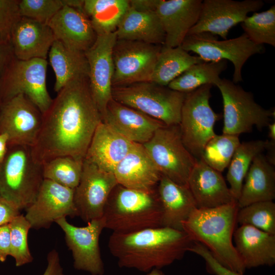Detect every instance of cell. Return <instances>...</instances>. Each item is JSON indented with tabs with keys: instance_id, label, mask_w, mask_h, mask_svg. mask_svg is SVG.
Here are the masks:
<instances>
[{
	"instance_id": "obj_32",
	"label": "cell",
	"mask_w": 275,
	"mask_h": 275,
	"mask_svg": "<svg viewBox=\"0 0 275 275\" xmlns=\"http://www.w3.org/2000/svg\"><path fill=\"white\" fill-rule=\"evenodd\" d=\"M129 7L127 0H84L83 11L98 35L116 32Z\"/></svg>"
},
{
	"instance_id": "obj_49",
	"label": "cell",
	"mask_w": 275,
	"mask_h": 275,
	"mask_svg": "<svg viewBox=\"0 0 275 275\" xmlns=\"http://www.w3.org/2000/svg\"><path fill=\"white\" fill-rule=\"evenodd\" d=\"M267 127L268 128V137L270 140L275 141V122L270 123Z\"/></svg>"
},
{
	"instance_id": "obj_9",
	"label": "cell",
	"mask_w": 275,
	"mask_h": 275,
	"mask_svg": "<svg viewBox=\"0 0 275 275\" xmlns=\"http://www.w3.org/2000/svg\"><path fill=\"white\" fill-rule=\"evenodd\" d=\"M143 145L162 176L177 184L187 185L198 159L183 144L179 124L160 127Z\"/></svg>"
},
{
	"instance_id": "obj_8",
	"label": "cell",
	"mask_w": 275,
	"mask_h": 275,
	"mask_svg": "<svg viewBox=\"0 0 275 275\" xmlns=\"http://www.w3.org/2000/svg\"><path fill=\"white\" fill-rule=\"evenodd\" d=\"M47 65L45 59L20 60L14 57L0 79L2 103L23 94L42 114L46 112L53 99L46 86Z\"/></svg>"
},
{
	"instance_id": "obj_47",
	"label": "cell",
	"mask_w": 275,
	"mask_h": 275,
	"mask_svg": "<svg viewBox=\"0 0 275 275\" xmlns=\"http://www.w3.org/2000/svg\"><path fill=\"white\" fill-rule=\"evenodd\" d=\"M159 0H131L129 7L140 11H156Z\"/></svg>"
},
{
	"instance_id": "obj_37",
	"label": "cell",
	"mask_w": 275,
	"mask_h": 275,
	"mask_svg": "<svg viewBox=\"0 0 275 275\" xmlns=\"http://www.w3.org/2000/svg\"><path fill=\"white\" fill-rule=\"evenodd\" d=\"M241 25L244 33L255 44L275 46V5L266 11L248 16Z\"/></svg>"
},
{
	"instance_id": "obj_45",
	"label": "cell",
	"mask_w": 275,
	"mask_h": 275,
	"mask_svg": "<svg viewBox=\"0 0 275 275\" xmlns=\"http://www.w3.org/2000/svg\"><path fill=\"white\" fill-rule=\"evenodd\" d=\"M20 210L8 202L0 199V226L8 224L20 214Z\"/></svg>"
},
{
	"instance_id": "obj_26",
	"label": "cell",
	"mask_w": 275,
	"mask_h": 275,
	"mask_svg": "<svg viewBox=\"0 0 275 275\" xmlns=\"http://www.w3.org/2000/svg\"><path fill=\"white\" fill-rule=\"evenodd\" d=\"M235 249L246 269L275 264V235L249 225L235 229Z\"/></svg>"
},
{
	"instance_id": "obj_40",
	"label": "cell",
	"mask_w": 275,
	"mask_h": 275,
	"mask_svg": "<svg viewBox=\"0 0 275 275\" xmlns=\"http://www.w3.org/2000/svg\"><path fill=\"white\" fill-rule=\"evenodd\" d=\"M21 17L48 24L64 7L63 0H19Z\"/></svg>"
},
{
	"instance_id": "obj_42",
	"label": "cell",
	"mask_w": 275,
	"mask_h": 275,
	"mask_svg": "<svg viewBox=\"0 0 275 275\" xmlns=\"http://www.w3.org/2000/svg\"><path fill=\"white\" fill-rule=\"evenodd\" d=\"M188 252L196 254L205 260L206 270L210 274L214 275H243L223 266L214 258L210 251L200 243L194 242L189 249Z\"/></svg>"
},
{
	"instance_id": "obj_17",
	"label": "cell",
	"mask_w": 275,
	"mask_h": 275,
	"mask_svg": "<svg viewBox=\"0 0 275 275\" xmlns=\"http://www.w3.org/2000/svg\"><path fill=\"white\" fill-rule=\"evenodd\" d=\"M263 5L261 0H205L198 21L187 35L208 33L226 40L232 27L241 23L249 13L255 12Z\"/></svg>"
},
{
	"instance_id": "obj_35",
	"label": "cell",
	"mask_w": 275,
	"mask_h": 275,
	"mask_svg": "<svg viewBox=\"0 0 275 275\" xmlns=\"http://www.w3.org/2000/svg\"><path fill=\"white\" fill-rule=\"evenodd\" d=\"M84 160L70 156L53 158L42 164L43 178L74 189L80 179Z\"/></svg>"
},
{
	"instance_id": "obj_5",
	"label": "cell",
	"mask_w": 275,
	"mask_h": 275,
	"mask_svg": "<svg viewBox=\"0 0 275 275\" xmlns=\"http://www.w3.org/2000/svg\"><path fill=\"white\" fill-rule=\"evenodd\" d=\"M44 180L42 164L34 158L31 147L8 146L0 163V199L20 211L34 201Z\"/></svg>"
},
{
	"instance_id": "obj_33",
	"label": "cell",
	"mask_w": 275,
	"mask_h": 275,
	"mask_svg": "<svg viewBox=\"0 0 275 275\" xmlns=\"http://www.w3.org/2000/svg\"><path fill=\"white\" fill-rule=\"evenodd\" d=\"M227 67L226 60L195 64L172 80L167 87L176 91L187 93L205 85L216 86L221 79L220 74Z\"/></svg>"
},
{
	"instance_id": "obj_34",
	"label": "cell",
	"mask_w": 275,
	"mask_h": 275,
	"mask_svg": "<svg viewBox=\"0 0 275 275\" xmlns=\"http://www.w3.org/2000/svg\"><path fill=\"white\" fill-rule=\"evenodd\" d=\"M268 141L254 140L240 143L228 166L227 180L230 191L237 201L246 174L254 158L266 149Z\"/></svg>"
},
{
	"instance_id": "obj_22",
	"label": "cell",
	"mask_w": 275,
	"mask_h": 275,
	"mask_svg": "<svg viewBox=\"0 0 275 275\" xmlns=\"http://www.w3.org/2000/svg\"><path fill=\"white\" fill-rule=\"evenodd\" d=\"M113 173L118 184L145 191L155 190L162 176L143 145L136 143Z\"/></svg>"
},
{
	"instance_id": "obj_24",
	"label": "cell",
	"mask_w": 275,
	"mask_h": 275,
	"mask_svg": "<svg viewBox=\"0 0 275 275\" xmlns=\"http://www.w3.org/2000/svg\"><path fill=\"white\" fill-rule=\"evenodd\" d=\"M55 40L66 46L84 52L96 40L97 35L84 11L65 6L47 24Z\"/></svg>"
},
{
	"instance_id": "obj_23",
	"label": "cell",
	"mask_w": 275,
	"mask_h": 275,
	"mask_svg": "<svg viewBox=\"0 0 275 275\" xmlns=\"http://www.w3.org/2000/svg\"><path fill=\"white\" fill-rule=\"evenodd\" d=\"M54 41L48 24L21 17L13 28L10 43L15 57L18 60H47Z\"/></svg>"
},
{
	"instance_id": "obj_18",
	"label": "cell",
	"mask_w": 275,
	"mask_h": 275,
	"mask_svg": "<svg viewBox=\"0 0 275 275\" xmlns=\"http://www.w3.org/2000/svg\"><path fill=\"white\" fill-rule=\"evenodd\" d=\"M74 189L44 179L37 195L24 215L32 229H48L56 221L77 216Z\"/></svg>"
},
{
	"instance_id": "obj_1",
	"label": "cell",
	"mask_w": 275,
	"mask_h": 275,
	"mask_svg": "<svg viewBox=\"0 0 275 275\" xmlns=\"http://www.w3.org/2000/svg\"><path fill=\"white\" fill-rule=\"evenodd\" d=\"M101 121L92 97L89 78L70 81L57 93L42 114L40 130L31 147L34 158L42 164L61 156L84 159Z\"/></svg>"
},
{
	"instance_id": "obj_50",
	"label": "cell",
	"mask_w": 275,
	"mask_h": 275,
	"mask_svg": "<svg viewBox=\"0 0 275 275\" xmlns=\"http://www.w3.org/2000/svg\"><path fill=\"white\" fill-rule=\"evenodd\" d=\"M147 275H165L161 269L154 268L147 273Z\"/></svg>"
},
{
	"instance_id": "obj_51",
	"label": "cell",
	"mask_w": 275,
	"mask_h": 275,
	"mask_svg": "<svg viewBox=\"0 0 275 275\" xmlns=\"http://www.w3.org/2000/svg\"><path fill=\"white\" fill-rule=\"evenodd\" d=\"M2 102L0 97V113H1V106H2Z\"/></svg>"
},
{
	"instance_id": "obj_3",
	"label": "cell",
	"mask_w": 275,
	"mask_h": 275,
	"mask_svg": "<svg viewBox=\"0 0 275 275\" xmlns=\"http://www.w3.org/2000/svg\"><path fill=\"white\" fill-rule=\"evenodd\" d=\"M238 209L237 202L196 208L181 227L193 242L206 248L223 266L243 275L246 268L233 243Z\"/></svg>"
},
{
	"instance_id": "obj_31",
	"label": "cell",
	"mask_w": 275,
	"mask_h": 275,
	"mask_svg": "<svg viewBox=\"0 0 275 275\" xmlns=\"http://www.w3.org/2000/svg\"><path fill=\"white\" fill-rule=\"evenodd\" d=\"M203 62L199 57L190 55L181 46L170 47L162 45L150 81L168 86L190 66Z\"/></svg>"
},
{
	"instance_id": "obj_48",
	"label": "cell",
	"mask_w": 275,
	"mask_h": 275,
	"mask_svg": "<svg viewBox=\"0 0 275 275\" xmlns=\"http://www.w3.org/2000/svg\"><path fill=\"white\" fill-rule=\"evenodd\" d=\"M8 149V136L6 133H0V163L3 160Z\"/></svg>"
},
{
	"instance_id": "obj_21",
	"label": "cell",
	"mask_w": 275,
	"mask_h": 275,
	"mask_svg": "<svg viewBox=\"0 0 275 275\" xmlns=\"http://www.w3.org/2000/svg\"><path fill=\"white\" fill-rule=\"evenodd\" d=\"M187 186L197 208H212L237 202L221 174L205 163L197 160L187 181Z\"/></svg>"
},
{
	"instance_id": "obj_39",
	"label": "cell",
	"mask_w": 275,
	"mask_h": 275,
	"mask_svg": "<svg viewBox=\"0 0 275 275\" xmlns=\"http://www.w3.org/2000/svg\"><path fill=\"white\" fill-rule=\"evenodd\" d=\"M11 237L10 256L20 267L32 262L33 257L29 250L28 241L29 231L31 226L23 214L15 216L8 223Z\"/></svg>"
},
{
	"instance_id": "obj_7",
	"label": "cell",
	"mask_w": 275,
	"mask_h": 275,
	"mask_svg": "<svg viewBox=\"0 0 275 275\" xmlns=\"http://www.w3.org/2000/svg\"><path fill=\"white\" fill-rule=\"evenodd\" d=\"M211 85H205L186 93L179 124L183 144L198 160L208 141L216 134L214 126L221 115L211 108Z\"/></svg>"
},
{
	"instance_id": "obj_28",
	"label": "cell",
	"mask_w": 275,
	"mask_h": 275,
	"mask_svg": "<svg viewBox=\"0 0 275 275\" xmlns=\"http://www.w3.org/2000/svg\"><path fill=\"white\" fill-rule=\"evenodd\" d=\"M274 166L260 153L253 159L244 178L240 197L239 208L253 203L273 201L275 199Z\"/></svg>"
},
{
	"instance_id": "obj_6",
	"label": "cell",
	"mask_w": 275,
	"mask_h": 275,
	"mask_svg": "<svg viewBox=\"0 0 275 275\" xmlns=\"http://www.w3.org/2000/svg\"><path fill=\"white\" fill-rule=\"evenodd\" d=\"M186 93L152 81L113 87L115 101L138 110L166 125H179Z\"/></svg>"
},
{
	"instance_id": "obj_44",
	"label": "cell",
	"mask_w": 275,
	"mask_h": 275,
	"mask_svg": "<svg viewBox=\"0 0 275 275\" xmlns=\"http://www.w3.org/2000/svg\"><path fill=\"white\" fill-rule=\"evenodd\" d=\"M11 237L8 224L0 226V262H5L10 256Z\"/></svg>"
},
{
	"instance_id": "obj_30",
	"label": "cell",
	"mask_w": 275,
	"mask_h": 275,
	"mask_svg": "<svg viewBox=\"0 0 275 275\" xmlns=\"http://www.w3.org/2000/svg\"><path fill=\"white\" fill-rule=\"evenodd\" d=\"M48 57L55 74L54 90L57 93L72 80L89 78V65L84 52L70 48L55 40Z\"/></svg>"
},
{
	"instance_id": "obj_25",
	"label": "cell",
	"mask_w": 275,
	"mask_h": 275,
	"mask_svg": "<svg viewBox=\"0 0 275 275\" xmlns=\"http://www.w3.org/2000/svg\"><path fill=\"white\" fill-rule=\"evenodd\" d=\"M134 144L101 121L94 132L85 159L113 173Z\"/></svg>"
},
{
	"instance_id": "obj_41",
	"label": "cell",
	"mask_w": 275,
	"mask_h": 275,
	"mask_svg": "<svg viewBox=\"0 0 275 275\" xmlns=\"http://www.w3.org/2000/svg\"><path fill=\"white\" fill-rule=\"evenodd\" d=\"M19 0H0V44L10 43L11 34L21 18Z\"/></svg>"
},
{
	"instance_id": "obj_14",
	"label": "cell",
	"mask_w": 275,
	"mask_h": 275,
	"mask_svg": "<svg viewBox=\"0 0 275 275\" xmlns=\"http://www.w3.org/2000/svg\"><path fill=\"white\" fill-rule=\"evenodd\" d=\"M55 223L65 233L66 245L72 252L74 268L91 275H103L104 267L99 243L100 235L105 229L103 217L92 220L85 227L74 226L66 217H62Z\"/></svg>"
},
{
	"instance_id": "obj_36",
	"label": "cell",
	"mask_w": 275,
	"mask_h": 275,
	"mask_svg": "<svg viewBox=\"0 0 275 275\" xmlns=\"http://www.w3.org/2000/svg\"><path fill=\"white\" fill-rule=\"evenodd\" d=\"M239 136L216 134L205 145L200 159L213 169L222 172L228 167L240 144Z\"/></svg>"
},
{
	"instance_id": "obj_16",
	"label": "cell",
	"mask_w": 275,
	"mask_h": 275,
	"mask_svg": "<svg viewBox=\"0 0 275 275\" xmlns=\"http://www.w3.org/2000/svg\"><path fill=\"white\" fill-rule=\"evenodd\" d=\"M117 39L116 32L98 35L94 44L84 52L89 65L91 93L102 120L107 104L113 99L112 53Z\"/></svg>"
},
{
	"instance_id": "obj_2",
	"label": "cell",
	"mask_w": 275,
	"mask_h": 275,
	"mask_svg": "<svg viewBox=\"0 0 275 275\" xmlns=\"http://www.w3.org/2000/svg\"><path fill=\"white\" fill-rule=\"evenodd\" d=\"M193 242L183 230L161 226L129 233L113 232L108 248L120 267L148 273L181 260Z\"/></svg>"
},
{
	"instance_id": "obj_12",
	"label": "cell",
	"mask_w": 275,
	"mask_h": 275,
	"mask_svg": "<svg viewBox=\"0 0 275 275\" xmlns=\"http://www.w3.org/2000/svg\"><path fill=\"white\" fill-rule=\"evenodd\" d=\"M161 45L119 40L113 49V87L150 81Z\"/></svg>"
},
{
	"instance_id": "obj_4",
	"label": "cell",
	"mask_w": 275,
	"mask_h": 275,
	"mask_svg": "<svg viewBox=\"0 0 275 275\" xmlns=\"http://www.w3.org/2000/svg\"><path fill=\"white\" fill-rule=\"evenodd\" d=\"M102 217L105 229L115 233L161 227L162 207L157 188L145 191L118 184L108 197Z\"/></svg>"
},
{
	"instance_id": "obj_15",
	"label": "cell",
	"mask_w": 275,
	"mask_h": 275,
	"mask_svg": "<svg viewBox=\"0 0 275 275\" xmlns=\"http://www.w3.org/2000/svg\"><path fill=\"white\" fill-rule=\"evenodd\" d=\"M42 121V113L26 96L19 94L3 102L0 113V133L8 136V146L32 147Z\"/></svg>"
},
{
	"instance_id": "obj_20",
	"label": "cell",
	"mask_w": 275,
	"mask_h": 275,
	"mask_svg": "<svg viewBox=\"0 0 275 275\" xmlns=\"http://www.w3.org/2000/svg\"><path fill=\"white\" fill-rule=\"evenodd\" d=\"M102 121L130 142L142 145L149 141L158 128L165 125L113 99L108 103Z\"/></svg>"
},
{
	"instance_id": "obj_10",
	"label": "cell",
	"mask_w": 275,
	"mask_h": 275,
	"mask_svg": "<svg viewBox=\"0 0 275 275\" xmlns=\"http://www.w3.org/2000/svg\"><path fill=\"white\" fill-rule=\"evenodd\" d=\"M216 87L223 98V134L239 136L250 132L254 126L261 130L270 123L274 111L266 109L256 103L252 93L226 78Z\"/></svg>"
},
{
	"instance_id": "obj_29",
	"label": "cell",
	"mask_w": 275,
	"mask_h": 275,
	"mask_svg": "<svg viewBox=\"0 0 275 275\" xmlns=\"http://www.w3.org/2000/svg\"><path fill=\"white\" fill-rule=\"evenodd\" d=\"M117 38L163 45L165 33L156 11L144 12L129 7L116 31Z\"/></svg>"
},
{
	"instance_id": "obj_46",
	"label": "cell",
	"mask_w": 275,
	"mask_h": 275,
	"mask_svg": "<svg viewBox=\"0 0 275 275\" xmlns=\"http://www.w3.org/2000/svg\"><path fill=\"white\" fill-rule=\"evenodd\" d=\"M14 57L10 43L0 44V79Z\"/></svg>"
},
{
	"instance_id": "obj_27",
	"label": "cell",
	"mask_w": 275,
	"mask_h": 275,
	"mask_svg": "<svg viewBox=\"0 0 275 275\" xmlns=\"http://www.w3.org/2000/svg\"><path fill=\"white\" fill-rule=\"evenodd\" d=\"M157 191L162 207L161 226L182 230V223L197 208L188 186L162 175Z\"/></svg>"
},
{
	"instance_id": "obj_11",
	"label": "cell",
	"mask_w": 275,
	"mask_h": 275,
	"mask_svg": "<svg viewBox=\"0 0 275 275\" xmlns=\"http://www.w3.org/2000/svg\"><path fill=\"white\" fill-rule=\"evenodd\" d=\"M181 47L193 52L204 62L229 60L234 65L232 81H242L241 70L246 61L252 56L264 51L263 45L252 42L244 34L230 39L218 40L217 36L208 33L187 35Z\"/></svg>"
},
{
	"instance_id": "obj_19",
	"label": "cell",
	"mask_w": 275,
	"mask_h": 275,
	"mask_svg": "<svg viewBox=\"0 0 275 275\" xmlns=\"http://www.w3.org/2000/svg\"><path fill=\"white\" fill-rule=\"evenodd\" d=\"M201 0H159L156 9L165 33L163 45L181 46L190 30L197 22Z\"/></svg>"
},
{
	"instance_id": "obj_43",
	"label": "cell",
	"mask_w": 275,
	"mask_h": 275,
	"mask_svg": "<svg viewBox=\"0 0 275 275\" xmlns=\"http://www.w3.org/2000/svg\"><path fill=\"white\" fill-rule=\"evenodd\" d=\"M42 275H64L59 254L56 249L48 253L47 266Z\"/></svg>"
},
{
	"instance_id": "obj_38",
	"label": "cell",
	"mask_w": 275,
	"mask_h": 275,
	"mask_svg": "<svg viewBox=\"0 0 275 275\" xmlns=\"http://www.w3.org/2000/svg\"><path fill=\"white\" fill-rule=\"evenodd\" d=\"M237 223L275 235V204L273 201L253 203L239 208Z\"/></svg>"
},
{
	"instance_id": "obj_13",
	"label": "cell",
	"mask_w": 275,
	"mask_h": 275,
	"mask_svg": "<svg viewBox=\"0 0 275 275\" xmlns=\"http://www.w3.org/2000/svg\"><path fill=\"white\" fill-rule=\"evenodd\" d=\"M118 184L114 173L84 159L80 179L74 192L77 216L87 223L102 217L108 197Z\"/></svg>"
}]
</instances>
